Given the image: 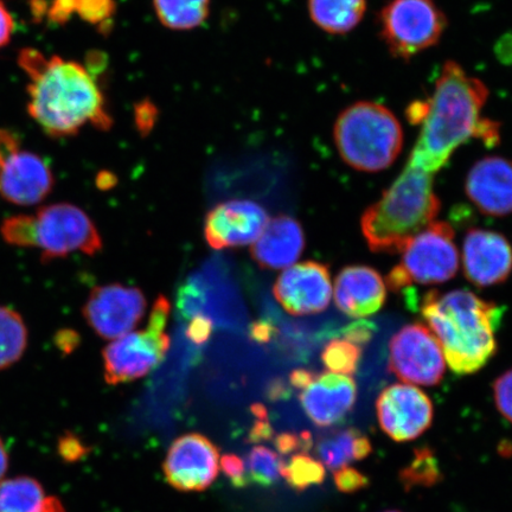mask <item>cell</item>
<instances>
[{
  "label": "cell",
  "mask_w": 512,
  "mask_h": 512,
  "mask_svg": "<svg viewBox=\"0 0 512 512\" xmlns=\"http://www.w3.org/2000/svg\"><path fill=\"white\" fill-rule=\"evenodd\" d=\"M489 88L458 62L447 61L430 99L408 107L407 117L420 126L409 165L435 175L458 147L480 139L486 146L499 143V125L482 118Z\"/></svg>",
  "instance_id": "6da1fadb"
},
{
  "label": "cell",
  "mask_w": 512,
  "mask_h": 512,
  "mask_svg": "<svg viewBox=\"0 0 512 512\" xmlns=\"http://www.w3.org/2000/svg\"><path fill=\"white\" fill-rule=\"evenodd\" d=\"M19 62L31 80L29 113L49 136H73L88 123L111 127L100 89L81 64L57 56L47 60L34 49L23 50Z\"/></svg>",
  "instance_id": "7a4b0ae2"
},
{
  "label": "cell",
  "mask_w": 512,
  "mask_h": 512,
  "mask_svg": "<svg viewBox=\"0 0 512 512\" xmlns=\"http://www.w3.org/2000/svg\"><path fill=\"white\" fill-rule=\"evenodd\" d=\"M420 309L454 374H475L496 355L502 306L466 290H432Z\"/></svg>",
  "instance_id": "3957f363"
},
{
  "label": "cell",
  "mask_w": 512,
  "mask_h": 512,
  "mask_svg": "<svg viewBox=\"0 0 512 512\" xmlns=\"http://www.w3.org/2000/svg\"><path fill=\"white\" fill-rule=\"evenodd\" d=\"M433 176L407 164L402 174L364 211L361 227L371 252L401 253L434 222L441 209Z\"/></svg>",
  "instance_id": "277c9868"
},
{
  "label": "cell",
  "mask_w": 512,
  "mask_h": 512,
  "mask_svg": "<svg viewBox=\"0 0 512 512\" xmlns=\"http://www.w3.org/2000/svg\"><path fill=\"white\" fill-rule=\"evenodd\" d=\"M339 156L352 169L379 172L392 166L403 147L396 115L380 102L362 100L345 107L334 126Z\"/></svg>",
  "instance_id": "5b68a950"
},
{
  "label": "cell",
  "mask_w": 512,
  "mask_h": 512,
  "mask_svg": "<svg viewBox=\"0 0 512 512\" xmlns=\"http://www.w3.org/2000/svg\"><path fill=\"white\" fill-rule=\"evenodd\" d=\"M377 24L389 54L408 62L438 46L447 18L437 0H389L380 11Z\"/></svg>",
  "instance_id": "8992f818"
},
{
  "label": "cell",
  "mask_w": 512,
  "mask_h": 512,
  "mask_svg": "<svg viewBox=\"0 0 512 512\" xmlns=\"http://www.w3.org/2000/svg\"><path fill=\"white\" fill-rule=\"evenodd\" d=\"M401 253V261L387 277L394 293L405 292L412 285L444 284L459 270L454 230L444 221L432 222Z\"/></svg>",
  "instance_id": "52a82bcc"
},
{
  "label": "cell",
  "mask_w": 512,
  "mask_h": 512,
  "mask_svg": "<svg viewBox=\"0 0 512 512\" xmlns=\"http://www.w3.org/2000/svg\"><path fill=\"white\" fill-rule=\"evenodd\" d=\"M170 312L168 298L158 297L144 330L127 334L107 345L102 356L108 384L118 386L142 379L163 362L171 344L166 332Z\"/></svg>",
  "instance_id": "ba28073f"
},
{
  "label": "cell",
  "mask_w": 512,
  "mask_h": 512,
  "mask_svg": "<svg viewBox=\"0 0 512 512\" xmlns=\"http://www.w3.org/2000/svg\"><path fill=\"white\" fill-rule=\"evenodd\" d=\"M36 248L46 262L81 252L95 255L104 243L91 217L69 203H56L37 211Z\"/></svg>",
  "instance_id": "9c48e42d"
},
{
  "label": "cell",
  "mask_w": 512,
  "mask_h": 512,
  "mask_svg": "<svg viewBox=\"0 0 512 512\" xmlns=\"http://www.w3.org/2000/svg\"><path fill=\"white\" fill-rule=\"evenodd\" d=\"M389 370L408 384L433 387L443 381V350L427 326L413 323L396 332L389 342Z\"/></svg>",
  "instance_id": "30bf717a"
},
{
  "label": "cell",
  "mask_w": 512,
  "mask_h": 512,
  "mask_svg": "<svg viewBox=\"0 0 512 512\" xmlns=\"http://www.w3.org/2000/svg\"><path fill=\"white\" fill-rule=\"evenodd\" d=\"M146 307L145 294L140 288L110 284L93 288L82 313L100 337L118 339L136 328Z\"/></svg>",
  "instance_id": "8fae6325"
},
{
  "label": "cell",
  "mask_w": 512,
  "mask_h": 512,
  "mask_svg": "<svg viewBox=\"0 0 512 512\" xmlns=\"http://www.w3.org/2000/svg\"><path fill=\"white\" fill-rule=\"evenodd\" d=\"M382 431L398 443L418 439L431 427L433 403L428 395L411 384H392L376 401Z\"/></svg>",
  "instance_id": "7c38bea8"
},
{
  "label": "cell",
  "mask_w": 512,
  "mask_h": 512,
  "mask_svg": "<svg viewBox=\"0 0 512 512\" xmlns=\"http://www.w3.org/2000/svg\"><path fill=\"white\" fill-rule=\"evenodd\" d=\"M172 488L198 492L209 488L220 472V452L202 434L182 435L172 443L163 464Z\"/></svg>",
  "instance_id": "4fadbf2b"
},
{
  "label": "cell",
  "mask_w": 512,
  "mask_h": 512,
  "mask_svg": "<svg viewBox=\"0 0 512 512\" xmlns=\"http://www.w3.org/2000/svg\"><path fill=\"white\" fill-rule=\"evenodd\" d=\"M273 293L283 309L293 316L316 315L328 309L332 297L329 267L305 261L280 274Z\"/></svg>",
  "instance_id": "5bb4252c"
},
{
  "label": "cell",
  "mask_w": 512,
  "mask_h": 512,
  "mask_svg": "<svg viewBox=\"0 0 512 512\" xmlns=\"http://www.w3.org/2000/svg\"><path fill=\"white\" fill-rule=\"evenodd\" d=\"M268 221L266 210L258 203L249 200L222 202L207 214L204 238L216 251L245 247L260 238Z\"/></svg>",
  "instance_id": "9a60e30c"
},
{
  "label": "cell",
  "mask_w": 512,
  "mask_h": 512,
  "mask_svg": "<svg viewBox=\"0 0 512 512\" xmlns=\"http://www.w3.org/2000/svg\"><path fill=\"white\" fill-rule=\"evenodd\" d=\"M463 262L465 277L473 285H499L511 275L512 247L502 234L471 229L464 240Z\"/></svg>",
  "instance_id": "2e32d148"
},
{
  "label": "cell",
  "mask_w": 512,
  "mask_h": 512,
  "mask_svg": "<svg viewBox=\"0 0 512 512\" xmlns=\"http://www.w3.org/2000/svg\"><path fill=\"white\" fill-rule=\"evenodd\" d=\"M49 164L35 153L18 149L0 164V195L17 206H35L54 188Z\"/></svg>",
  "instance_id": "e0dca14e"
},
{
  "label": "cell",
  "mask_w": 512,
  "mask_h": 512,
  "mask_svg": "<svg viewBox=\"0 0 512 512\" xmlns=\"http://www.w3.org/2000/svg\"><path fill=\"white\" fill-rule=\"evenodd\" d=\"M356 400L355 381L330 371L315 375L300 393L306 415L318 427L337 425L352 411Z\"/></svg>",
  "instance_id": "ac0fdd59"
},
{
  "label": "cell",
  "mask_w": 512,
  "mask_h": 512,
  "mask_svg": "<svg viewBox=\"0 0 512 512\" xmlns=\"http://www.w3.org/2000/svg\"><path fill=\"white\" fill-rule=\"evenodd\" d=\"M465 192L485 215L512 214V160L498 156L478 160L467 174Z\"/></svg>",
  "instance_id": "d6986e66"
},
{
  "label": "cell",
  "mask_w": 512,
  "mask_h": 512,
  "mask_svg": "<svg viewBox=\"0 0 512 512\" xmlns=\"http://www.w3.org/2000/svg\"><path fill=\"white\" fill-rule=\"evenodd\" d=\"M386 284L381 274L368 266H348L335 281L338 310L351 318H364L379 312L386 303Z\"/></svg>",
  "instance_id": "ffe728a7"
},
{
  "label": "cell",
  "mask_w": 512,
  "mask_h": 512,
  "mask_svg": "<svg viewBox=\"0 0 512 512\" xmlns=\"http://www.w3.org/2000/svg\"><path fill=\"white\" fill-rule=\"evenodd\" d=\"M305 248L302 224L288 215L268 221L252 247V258L265 270H281L296 262Z\"/></svg>",
  "instance_id": "44dd1931"
},
{
  "label": "cell",
  "mask_w": 512,
  "mask_h": 512,
  "mask_svg": "<svg viewBox=\"0 0 512 512\" xmlns=\"http://www.w3.org/2000/svg\"><path fill=\"white\" fill-rule=\"evenodd\" d=\"M315 452L326 469L336 471L368 458L373 445L366 434L349 427L324 435L317 441Z\"/></svg>",
  "instance_id": "7402d4cb"
},
{
  "label": "cell",
  "mask_w": 512,
  "mask_h": 512,
  "mask_svg": "<svg viewBox=\"0 0 512 512\" xmlns=\"http://www.w3.org/2000/svg\"><path fill=\"white\" fill-rule=\"evenodd\" d=\"M312 22L330 35H347L363 21L367 0H307Z\"/></svg>",
  "instance_id": "603a6c76"
},
{
  "label": "cell",
  "mask_w": 512,
  "mask_h": 512,
  "mask_svg": "<svg viewBox=\"0 0 512 512\" xmlns=\"http://www.w3.org/2000/svg\"><path fill=\"white\" fill-rule=\"evenodd\" d=\"M153 8L165 28L188 31L207 21L210 0H153Z\"/></svg>",
  "instance_id": "cb8c5ba5"
},
{
  "label": "cell",
  "mask_w": 512,
  "mask_h": 512,
  "mask_svg": "<svg viewBox=\"0 0 512 512\" xmlns=\"http://www.w3.org/2000/svg\"><path fill=\"white\" fill-rule=\"evenodd\" d=\"M47 498L35 479L18 477L0 482V512H42Z\"/></svg>",
  "instance_id": "d4e9b609"
},
{
  "label": "cell",
  "mask_w": 512,
  "mask_h": 512,
  "mask_svg": "<svg viewBox=\"0 0 512 512\" xmlns=\"http://www.w3.org/2000/svg\"><path fill=\"white\" fill-rule=\"evenodd\" d=\"M28 347L24 319L8 306H0V370L14 366Z\"/></svg>",
  "instance_id": "484cf974"
},
{
  "label": "cell",
  "mask_w": 512,
  "mask_h": 512,
  "mask_svg": "<svg viewBox=\"0 0 512 512\" xmlns=\"http://www.w3.org/2000/svg\"><path fill=\"white\" fill-rule=\"evenodd\" d=\"M438 458L430 447L415 448L413 458L399 473L400 483L407 492L432 488L443 480Z\"/></svg>",
  "instance_id": "4316f807"
},
{
  "label": "cell",
  "mask_w": 512,
  "mask_h": 512,
  "mask_svg": "<svg viewBox=\"0 0 512 512\" xmlns=\"http://www.w3.org/2000/svg\"><path fill=\"white\" fill-rule=\"evenodd\" d=\"M281 476L285 478L292 489L302 492L313 485L323 484L325 466L310 454L298 452L292 454L290 460L284 463Z\"/></svg>",
  "instance_id": "83f0119b"
},
{
  "label": "cell",
  "mask_w": 512,
  "mask_h": 512,
  "mask_svg": "<svg viewBox=\"0 0 512 512\" xmlns=\"http://www.w3.org/2000/svg\"><path fill=\"white\" fill-rule=\"evenodd\" d=\"M284 462L279 453L266 446H254L248 453L246 469L249 483L271 486L278 482Z\"/></svg>",
  "instance_id": "f1b7e54d"
},
{
  "label": "cell",
  "mask_w": 512,
  "mask_h": 512,
  "mask_svg": "<svg viewBox=\"0 0 512 512\" xmlns=\"http://www.w3.org/2000/svg\"><path fill=\"white\" fill-rule=\"evenodd\" d=\"M362 347L348 338L332 339L325 345L322 361L330 373L352 375L360 366Z\"/></svg>",
  "instance_id": "f546056e"
},
{
  "label": "cell",
  "mask_w": 512,
  "mask_h": 512,
  "mask_svg": "<svg viewBox=\"0 0 512 512\" xmlns=\"http://www.w3.org/2000/svg\"><path fill=\"white\" fill-rule=\"evenodd\" d=\"M0 233L11 246L36 247V217L31 215L11 216L3 222Z\"/></svg>",
  "instance_id": "4dcf8cb0"
},
{
  "label": "cell",
  "mask_w": 512,
  "mask_h": 512,
  "mask_svg": "<svg viewBox=\"0 0 512 512\" xmlns=\"http://www.w3.org/2000/svg\"><path fill=\"white\" fill-rule=\"evenodd\" d=\"M335 485L342 494H357L370 484V479L355 467L345 466L334 471Z\"/></svg>",
  "instance_id": "1f68e13d"
},
{
  "label": "cell",
  "mask_w": 512,
  "mask_h": 512,
  "mask_svg": "<svg viewBox=\"0 0 512 512\" xmlns=\"http://www.w3.org/2000/svg\"><path fill=\"white\" fill-rule=\"evenodd\" d=\"M494 398L498 412L512 424V369L495 381Z\"/></svg>",
  "instance_id": "d6a6232c"
},
{
  "label": "cell",
  "mask_w": 512,
  "mask_h": 512,
  "mask_svg": "<svg viewBox=\"0 0 512 512\" xmlns=\"http://www.w3.org/2000/svg\"><path fill=\"white\" fill-rule=\"evenodd\" d=\"M275 447L283 456H292L294 453L309 451L312 443V437L309 433L294 434L283 433L274 438Z\"/></svg>",
  "instance_id": "836d02e7"
},
{
  "label": "cell",
  "mask_w": 512,
  "mask_h": 512,
  "mask_svg": "<svg viewBox=\"0 0 512 512\" xmlns=\"http://www.w3.org/2000/svg\"><path fill=\"white\" fill-rule=\"evenodd\" d=\"M76 11L89 22L98 23L111 17L114 12L113 0H78Z\"/></svg>",
  "instance_id": "e575fe53"
},
{
  "label": "cell",
  "mask_w": 512,
  "mask_h": 512,
  "mask_svg": "<svg viewBox=\"0 0 512 512\" xmlns=\"http://www.w3.org/2000/svg\"><path fill=\"white\" fill-rule=\"evenodd\" d=\"M220 467L235 488H245L249 484L246 463L235 454L224 456L220 460Z\"/></svg>",
  "instance_id": "d590c367"
},
{
  "label": "cell",
  "mask_w": 512,
  "mask_h": 512,
  "mask_svg": "<svg viewBox=\"0 0 512 512\" xmlns=\"http://www.w3.org/2000/svg\"><path fill=\"white\" fill-rule=\"evenodd\" d=\"M213 330V323L208 317L197 315L191 319L187 335L191 342L196 344L206 343Z\"/></svg>",
  "instance_id": "8d00e7d4"
},
{
  "label": "cell",
  "mask_w": 512,
  "mask_h": 512,
  "mask_svg": "<svg viewBox=\"0 0 512 512\" xmlns=\"http://www.w3.org/2000/svg\"><path fill=\"white\" fill-rule=\"evenodd\" d=\"M60 452L61 456L68 460V462H75V460H79L85 456L86 447L78 438L73 437V435H69V437L61 439Z\"/></svg>",
  "instance_id": "74e56055"
},
{
  "label": "cell",
  "mask_w": 512,
  "mask_h": 512,
  "mask_svg": "<svg viewBox=\"0 0 512 512\" xmlns=\"http://www.w3.org/2000/svg\"><path fill=\"white\" fill-rule=\"evenodd\" d=\"M373 326L368 322H356L348 326L344 330L343 334L345 338L350 339L358 345L367 344L370 341L371 335H373Z\"/></svg>",
  "instance_id": "f35d334b"
},
{
  "label": "cell",
  "mask_w": 512,
  "mask_h": 512,
  "mask_svg": "<svg viewBox=\"0 0 512 512\" xmlns=\"http://www.w3.org/2000/svg\"><path fill=\"white\" fill-rule=\"evenodd\" d=\"M273 437H275L274 431L267 418H258V421L255 422L251 433H249V441L254 444L261 443V441L265 440H271Z\"/></svg>",
  "instance_id": "ab89813d"
},
{
  "label": "cell",
  "mask_w": 512,
  "mask_h": 512,
  "mask_svg": "<svg viewBox=\"0 0 512 512\" xmlns=\"http://www.w3.org/2000/svg\"><path fill=\"white\" fill-rule=\"evenodd\" d=\"M12 31H14V19L5 5L0 2V48L9 43Z\"/></svg>",
  "instance_id": "60d3db41"
},
{
  "label": "cell",
  "mask_w": 512,
  "mask_h": 512,
  "mask_svg": "<svg viewBox=\"0 0 512 512\" xmlns=\"http://www.w3.org/2000/svg\"><path fill=\"white\" fill-rule=\"evenodd\" d=\"M21 149L14 133L9 131H0V164L8 158L12 152Z\"/></svg>",
  "instance_id": "b9f144b4"
},
{
  "label": "cell",
  "mask_w": 512,
  "mask_h": 512,
  "mask_svg": "<svg viewBox=\"0 0 512 512\" xmlns=\"http://www.w3.org/2000/svg\"><path fill=\"white\" fill-rule=\"evenodd\" d=\"M274 326L266 322L254 323L251 329V336L254 341L259 343H266L274 335Z\"/></svg>",
  "instance_id": "7bdbcfd3"
},
{
  "label": "cell",
  "mask_w": 512,
  "mask_h": 512,
  "mask_svg": "<svg viewBox=\"0 0 512 512\" xmlns=\"http://www.w3.org/2000/svg\"><path fill=\"white\" fill-rule=\"evenodd\" d=\"M78 8V0H55L53 14L56 21L66 19L73 11Z\"/></svg>",
  "instance_id": "ee69618b"
},
{
  "label": "cell",
  "mask_w": 512,
  "mask_h": 512,
  "mask_svg": "<svg viewBox=\"0 0 512 512\" xmlns=\"http://www.w3.org/2000/svg\"><path fill=\"white\" fill-rule=\"evenodd\" d=\"M315 375L316 374H313L312 371L298 369L293 371V373L290 376V381L294 388L303 390L307 386V384H309L312 381Z\"/></svg>",
  "instance_id": "f6af8a7d"
},
{
  "label": "cell",
  "mask_w": 512,
  "mask_h": 512,
  "mask_svg": "<svg viewBox=\"0 0 512 512\" xmlns=\"http://www.w3.org/2000/svg\"><path fill=\"white\" fill-rule=\"evenodd\" d=\"M76 342H78V338H76V335L74 332L70 331H63L57 337V345L66 352H70L75 349Z\"/></svg>",
  "instance_id": "bcb514c9"
},
{
  "label": "cell",
  "mask_w": 512,
  "mask_h": 512,
  "mask_svg": "<svg viewBox=\"0 0 512 512\" xmlns=\"http://www.w3.org/2000/svg\"><path fill=\"white\" fill-rule=\"evenodd\" d=\"M155 108L151 105H144L142 106V112H137V118H138V126L140 128V131L147 132L149 131V127H147L146 119H149L150 123L153 124V118L156 117Z\"/></svg>",
  "instance_id": "7dc6e473"
},
{
  "label": "cell",
  "mask_w": 512,
  "mask_h": 512,
  "mask_svg": "<svg viewBox=\"0 0 512 512\" xmlns=\"http://www.w3.org/2000/svg\"><path fill=\"white\" fill-rule=\"evenodd\" d=\"M8 466H9L8 452H6L3 441H2V439H0V482H2V479L5 476L6 470H8Z\"/></svg>",
  "instance_id": "c3c4849f"
},
{
  "label": "cell",
  "mask_w": 512,
  "mask_h": 512,
  "mask_svg": "<svg viewBox=\"0 0 512 512\" xmlns=\"http://www.w3.org/2000/svg\"><path fill=\"white\" fill-rule=\"evenodd\" d=\"M384 512H403V511H400V510H388V511H384Z\"/></svg>",
  "instance_id": "681fc988"
}]
</instances>
